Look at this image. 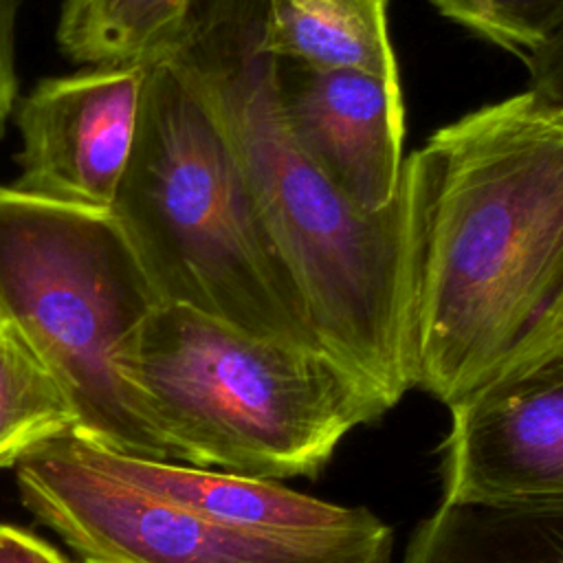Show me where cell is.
<instances>
[{"label": "cell", "mask_w": 563, "mask_h": 563, "mask_svg": "<svg viewBox=\"0 0 563 563\" xmlns=\"http://www.w3.org/2000/svg\"><path fill=\"white\" fill-rule=\"evenodd\" d=\"M416 387L451 407L563 343V106L526 88L402 165Z\"/></svg>", "instance_id": "1"}, {"label": "cell", "mask_w": 563, "mask_h": 563, "mask_svg": "<svg viewBox=\"0 0 563 563\" xmlns=\"http://www.w3.org/2000/svg\"><path fill=\"white\" fill-rule=\"evenodd\" d=\"M165 55L222 128L319 345L396 407L418 383L402 187L367 213L301 154L279 112L277 59L260 42V0H196Z\"/></svg>", "instance_id": "2"}, {"label": "cell", "mask_w": 563, "mask_h": 563, "mask_svg": "<svg viewBox=\"0 0 563 563\" xmlns=\"http://www.w3.org/2000/svg\"><path fill=\"white\" fill-rule=\"evenodd\" d=\"M117 367L174 462L246 477H317L389 409L323 350L172 303L130 334Z\"/></svg>", "instance_id": "3"}, {"label": "cell", "mask_w": 563, "mask_h": 563, "mask_svg": "<svg viewBox=\"0 0 563 563\" xmlns=\"http://www.w3.org/2000/svg\"><path fill=\"white\" fill-rule=\"evenodd\" d=\"M110 216L161 303L323 350L222 128L167 55L147 59L136 139Z\"/></svg>", "instance_id": "4"}, {"label": "cell", "mask_w": 563, "mask_h": 563, "mask_svg": "<svg viewBox=\"0 0 563 563\" xmlns=\"http://www.w3.org/2000/svg\"><path fill=\"white\" fill-rule=\"evenodd\" d=\"M156 306L110 211L0 187V321L64 387L77 413L73 435L121 455L174 462L117 367L123 343Z\"/></svg>", "instance_id": "5"}, {"label": "cell", "mask_w": 563, "mask_h": 563, "mask_svg": "<svg viewBox=\"0 0 563 563\" xmlns=\"http://www.w3.org/2000/svg\"><path fill=\"white\" fill-rule=\"evenodd\" d=\"M22 504L84 563H389L391 528L266 532L216 521L134 486L101 466L73 433L15 464Z\"/></svg>", "instance_id": "6"}, {"label": "cell", "mask_w": 563, "mask_h": 563, "mask_svg": "<svg viewBox=\"0 0 563 563\" xmlns=\"http://www.w3.org/2000/svg\"><path fill=\"white\" fill-rule=\"evenodd\" d=\"M442 501L563 504V343L449 407Z\"/></svg>", "instance_id": "7"}, {"label": "cell", "mask_w": 563, "mask_h": 563, "mask_svg": "<svg viewBox=\"0 0 563 563\" xmlns=\"http://www.w3.org/2000/svg\"><path fill=\"white\" fill-rule=\"evenodd\" d=\"M145 62L99 64L42 79L15 108L22 139L15 189L108 213L132 156Z\"/></svg>", "instance_id": "8"}, {"label": "cell", "mask_w": 563, "mask_h": 563, "mask_svg": "<svg viewBox=\"0 0 563 563\" xmlns=\"http://www.w3.org/2000/svg\"><path fill=\"white\" fill-rule=\"evenodd\" d=\"M277 101L295 145L352 205L374 213L396 202L405 165L398 81L277 62Z\"/></svg>", "instance_id": "9"}, {"label": "cell", "mask_w": 563, "mask_h": 563, "mask_svg": "<svg viewBox=\"0 0 563 563\" xmlns=\"http://www.w3.org/2000/svg\"><path fill=\"white\" fill-rule=\"evenodd\" d=\"M81 440V438H79ZM103 471L222 523L266 532H325L369 523L361 506H339L282 486L277 479L198 468L169 460L121 455L81 440Z\"/></svg>", "instance_id": "10"}, {"label": "cell", "mask_w": 563, "mask_h": 563, "mask_svg": "<svg viewBox=\"0 0 563 563\" xmlns=\"http://www.w3.org/2000/svg\"><path fill=\"white\" fill-rule=\"evenodd\" d=\"M389 0H260V42L277 62L350 68L400 84Z\"/></svg>", "instance_id": "11"}, {"label": "cell", "mask_w": 563, "mask_h": 563, "mask_svg": "<svg viewBox=\"0 0 563 563\" xmlns=\"http://www.w3.org/2000/svg\"><path fill=\"white\" fill-rule=\"evenodd\" d=\"M402 563H563V504L442 501Z\"/></svg>", "instance_id": "12"}, {"label": "cell", "mask_w": 563, "mask_h": 563, "mask_svg": "<svg viewBox=\"0 0 563 563\" xmlns=\"http://www.w3.org/2000/svg\"><path fill=\"white\" fill-rule=\"evenodd\" d=\"M196 0H64L57 44L90 66L165 55L183 33Z\"/></svg>", "instance_id": "13"}, {"label": "cell", "mask_w": 563, "mask_h": 563, "mask_svg": "<svg viewBox=\"0 0 563 563\" xmlns=\"http://www.w3.org/2000/svg\"><path fill=\"white\" fill-rule=\"evenodd\" d=\"M75 429L77 413L64 387L20 332L0 321V468Z\"/></svg>", "instance_id": "14"}, {"label": "cell", "mask_w": 563, "mask_h": 563, "mask_svg": "<svg viewBox=\"0 0 563 563\" xmlns=\"http://www.w3.org/2000/svg\"><path fill=\"white\" fill-rule=\"evenodd\" d=\"M473 35L526 59L563 35V0H429Z\"/></svg>", "instance_id": "15"}, {"label": "cell", "mask_w": 563, "mask_h": 563, "mask_svg": "<svg viewBox=\"0 0 563 563\" xmlns=\"http://www.w3.org/2000/svg\"><path fill=\"white\" fill-rule=\"evenodd\" d=\"M20 0H0V139L7 121L18 103V70H15V29Z\"/></svg>", "instance_id": "16"}, {"label": "cell", "mask_w": 563, "mask_h": 563, "mask_svg": "<svg viewBox=\"0 0 563 563\" xmlns=\"http://www.w3.org/2000/svg\"><path fill=\"white\" fill-rule=\"evenodd\" d=\"M0 563H68L53 545L15 526H0Z\"/></svg>", "instance_id": "17"}]
</instances>
